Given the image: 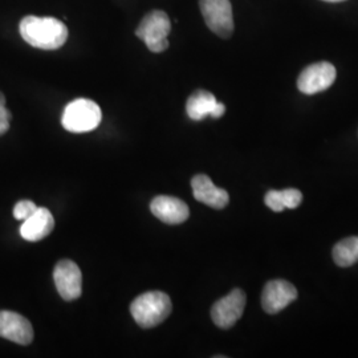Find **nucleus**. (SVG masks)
<instances>
[{
    "label": "nucleus",
    "mask_w": 358,
    "mask_h": 358,
    "mask_svg": "<svg viewBox=\"0 0 358 358\" xmlns=\"http://www.w3.org/2000/svg\"><path fill=\"white\" fill-rule=\"evenodd\" d=\"M150 210L154 217L167 224H180L186 222L190 215V210L183 201L167 195H159L154 198Z\"/></svg>",
    "instance_id": "obj_11"
},
{
    "label": "nucleus",
    "mask_w": 358,
    "mask_h": 358,
    "mask_svg": "<svg viewBox=\"0 0 358 358\" xmlns=\"http://www.w3.org/2000/svg\"><path fill=\"white\" fill-rule=\"evenodd\" d=\"M336 80V68L321 62L307 66L299 76L297 88L304 94H316L332 87Z\"/></svg>",
    "instance_id": "obj_8"
},
{
    "label": "nucleus",
    "mask_w": 358,
    "mask_h": 358,
    "mask_svg": "<svg viewBox=\"0 0 358 358\" xmlns=\"http://www.w3.org/2000/svg\"><path fill=\"white\" fill-rule=\"evenodd\" d=\"M0 337L19 345H29L34 340V328L22 315L0 310Z\"/></svg>",
    "instance_id": "obj_10"
},
{
    "label": "nucleus",
    "mask_w": 358,
    "mask_h": 358,
    "mask_svg": "<svg viewBox=\"0 0 358 358\" xmlns=\"http://www.w3.org/2000/svg\"><path fill=\"white\" fill-rule=\"evenodd\" d=\"M192 194L194 198L213 208H224L230 202L229 192L217 187L210 177L205 174H198L192 179Z\"/></svg>",
    "instance_id": "obj_12"
},
{
    "label": "nucleus",
    "mask_w": 358,
    "mask_h": 358,
    "mask_svg": "<svg viewBox=\"0 0 358 358\" xmlns=\"http://www.w3.org/2000/svg\"><path fill=\"white\" fill-rule=\"evenodd\" d=\"M19 29L26 43L44 51L62 48L68 38V28L55 17L26 16L22 19Z\"/></svg>",
    "instance_id": "obj_1"
},
{
    "label": "nucleus",
    "mask_w": 358,
    "mask_h": 358,
    "mask_svg": "<svg viewBox=\"0 0 358 358\" xmlns=\"http://www.w3.org/2000/svg\"><path fill=\"white\" fill-rule=\"evenodd\" d=\"M217 103V99L213 93L207 90H196L187 100L186 112L192 121H202L207 115H211Z\"/></svg>",
    "instance_id": "obj_14"
},
{
    "label": "nucleus",
    "mask_w": 358,
    "mask_h": 358,
    "mask_svg": "<svg viewBox=\"0 0 358 358\" xmlns=\"http://www.w3.org/2000/svg\"><path fill=\"white\" fill-rule=\"evenodd\" d=\"M245 294L236 288L222 299L211 308V317L214 324L220 329H230L243 316L245 308Z\"/></svg>",
    "instance_id": "obj_6"
},
{
    "label": "nucleus",
    "mask_w": 358,
    "mask_h": 358,
    "mask_svg": "<svg viewBox=\"0 0 358 358\" xmlns=\"http://www.w3.org/2000/svg\"><path fill=\"white\" fill-rule=\"evenodd\" d=\"M171 31V23L166 13L155 10L148 13L136 29L137 38L143 40L149 51L161 53L169 48L167 36Z\"/></svg>",
    "instance_id": "obj_4"
},
{
    "label": "nucleus",
    "mask_w": 358,
    "mask_h": 358,
    "mask_svg": "<svg viewBox=\"0 0 358 358\" xmlns=\"http://www.w3.org/2000/svg\"><path fill=\"white\" fill-rule=\"evenodd\" d=\"M199 7L207 27L220 38L234 34V17L230 0H199Z\"/></svg>",
    "instance_id": "obj_5"
},
{
    "label": "nucleus",
    "mask_w": 358,
    "mask_h": 358,
    "mask_svg": "<svg viewBox=\"0 0 358 358\" xmlns=\"http://www.w3.org/2000/svg\"><path fill=\"white\" fill-rule=\"evenodd\" d=\"M303 201V194L296 189L271 190L266 194L264 202L275 213H282L285 208H297Z\"/></svg>",
    "instance_id": "obj_15"
},
{
    "label": "nucleus",
    "mask_w": 358,
    "mask_h": 358,
    "mask_svg": "<svg viewBox=\"0 0 358 358\" xmlns=\"http://www.w3.org/2000/svg\"><path fill=\"white\" fill-rule=\"evenodd\" d=\"M224 113H226V106H224V103H217L215 109H214V112L211 113V117H213V118H220Z\"/></svg>",
    "instance_id": "obj_19"
},
{
    "label": "nucleus",
    "mask_w": 358,
    "mask_h": 358,
    "mask_svg": "<svg viewBox=\"0 0 358 358\" xmlns=\"http://www.w3.org/2000/svg\"><path fill=\"white\" fill-rule=\"evenodd\" d=\"M324 1H328V3H340V1H344V0H324Z\"/></svg>",
    "instance_id": "obj_20"
},
{
    "label": "nucleus",
    "mask_w": 358,
    "mask_h": 358,
    "mask_svg": "<svg viewBox=\"0 0 358 358\" xmlns=\"http://www.w3.org/2000/svg\"><path fill=\"white\" fill-rule=\"evenodd\" d=\"M333 260L338 267H350L358 262V236L338 242L333 248Z\"/></svg>",
    "instance_id": "obj_16"
},
{
    "label": "nucleus",
    "mask_w": 358,
    "mask_h": 358,
    "mask_svg": "<svg viewBox=\"0 0 358 358\" xmlns=\"http://www.w3.org/2000/svg\"><path fill=\"white\" fill-rule=\"evenodd\" d=\"M38 210V206L31 201H20L13 207V217L17 220H26Z\"/></svg>",
    "instance_id": "obj_17"
},
{
    "label": "nucleus",
    "mask_w": 358,
    "mask_h": 358,
    "mask_svg": "<svg viewBox=\"0 0 358 358\" xmlns=\"http://www.w3.org/2000/svg\"><path fill=\"white\" fill-rule=\"evenodd\" d=\"M55 227V219L48 208L38 207V210L26 219L20 227V235L28 242H38L47 238Z\"/></svg>",
    "instance_id": "obj_13"
},
{
    "label": "nucleus",
    "mask_w": 358,
    "mask_h": 358,
    "mask_svg": "<svg viewBox=\"0 0 358 358\" xmlns=\"http://www.w3.org/2000/svg\"><path fill=\"white\" fill-rule=\"evenodd\" d=\"M171 300L161 291H152L138 296L130 306V313L136 322L145 329L154 328L166 320L171 313Z\"/></svg>",
    "instance_id": "obj_2"
},
{
    "label": "nucleus",
    "mask_w": 358,
    "mask_h": 358,
    "mask_svg": "<svg viewBox=\"0 0 358 358\" xmlns=\"http://www.w3.org/2000/svg\"><path fill=\"white\" fill-rule=\"evenodd\" d=\"M13 120L11 112L6 108V97L0 92V136L6 134L10 129V122Z\"/></svg>",
    "instance_id": "obj_18"
},
{
    "label": "nucleus",
    "mask_w": 358,
    "mask_h": 358,
    "mask_svg": "<svg viewBox=\"0 0 358 358\" xmlns=\"http://www.w3.org/2000/svg\"><path fill=\"white\" fill-rule=\"evenodd\" d=\"M103 112L100 106L88 99H77L66 105L62 124L71 133L92 131L101 124Z\"/></svg>",
    "instance_id": "obj_3"
},
{
    "label": "nucleus",
    "mask_w": 358,
    "mask_h": 358,
    "mask_svg": "<svg viewBox=\"0 0 358 358\" xmlns=\"http://www.w3.org/2000/svg\"><path fill=\"white\" fill-rule=\"evenodd\" d=\"M53 280L57 292L65 301L77 300L83 294V275L75 262L62 260L53 271Z\"/></svg>",
    "instance_id": "obj_7"
},
{
    "label": "nucleus",
    "mask_w": 358,
    "mask_h": 358,
    "mask_svg": "<svg viewBox=\"0 0 358 358\" xmlns=\"http://www.w3.org/2000/svg\"><path fill=\"white\" fill-rule=\"evenodd\" d=\"M297 299L294 285L285 280H271L266 284L262 294V307L269 313H279Z\"/></svg>",
    "instance_id": "obj_9"
}]
</instances>
